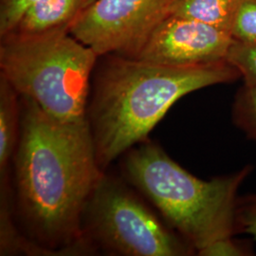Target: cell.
<instances>
[{
	"mask_svg": "<svg viewBox=\"0 0 256 256\" xmlns=\"http://www.w3.org/2000/svg\"><path fill=\"white\" fill-rule=\"evenodd\" d=\"M230 34L236 42L256 45V0H239Z\"/></svg>",
	"mask_w": 256,
	"mask_h": 256,
	"instance_id": "7c38bea8",
	"label": "cell"
},
{
	"mask_svg": "<svg viewBox=\"0 0 256 256\" xmlns=\"http://www.w3.org/2000/svg\"><path fill=\"white\" fill-rule=\"evenodd\" d=\"M37 0H0V38L10 34Z\"/></svg>",
	"mask_w": 256,
	"mask_h": 256,
	"instance_id": "5bb4252c",
	"label": "cell"
},
{
	"mask_svg": "<svg viewBox=\"0 0 256 256\" xmlns=\"http://www.w3.org/2000/svg\"><path fill=\"white\" fill-rule=\"evenodd\" d=\"M18 144L14 158L18 209L45 256L92 252L84 214L104 172L88 120L52 119L21 96Z\"/></svg>",
	"mask_w": 256,
	"mask_h": 256,
	"instance_id": "6da1fadb",
	"label": "cell"
},
{
	"mask_svg": "<svg viewBox=\"0 0 256 256\" xmlns=\"http://www.w3.org/2000/svg\"><path fill=\"white\" fill-rule=\"evenodd\" d=\"M95 0H86V8L92 4V2H94Z\"/></svg>",
	"mask_w": 256,
	"mask_h": 256,
	"instance_id": "e0dca14e",
	"label": "cell"
},
{
	"mask_svg": "<svg viewBox=\"0 0 256 256\" xmlns=\"http://www.w3.org/2000/svg\"><path fill=\"white\" fill-rule=\"evenodd\" d=\"M234 39L229 32L171 14L147 37L135 58L167 66H198L226 60Z\"/></svg>",
	"mask_w": 256,
	"mask_h": 256,
	"instance_id": "52a82bcc",
	"label": "cell"
},
{
	"mask_svg": "<svg viewBox=\"0 0 256 256\" xmlns=\"http://www.w3.org/2000/svg\"><path fill=\"white\" fill-rule=\"evenodd\" d=\"M20 124V95L0 75V185L9 183L10 166L18 144Z\"/></svg>",
	"mask_w": 256,
	"mask_h": 256,
	"instance_id": "9c48e42d",
	"label": "cell"
},
{
	"mask_svg": "<svg viewBox=\"0 0 256 256\" xmlns=\"http://www.w3.org/2000/svg\"><path fill=\"white\" fill-rule=\"evenodd\" d=\"M82 229L92 246L98 244L112 254L182 256L196 252L126 184L106 174L86 206Z\"/></svg>",
	"mask_w": 256,
	"mask_h": 256,
	"instance_id": "5b68a950",
	"label": "cell"
},
{
	"mask_svg": "<svg viewBox=\"0 0 256 256\" xmlns=\"http://www.w3.org/2000/svg\"><path fill=\"white\" fill-rule=\"evenodd\" d=\"M99 57L68 32L0 38V75L19 95L62 122L86 120Z\"/></svg>",
	"mask_w": 256,
	"mask_h": 256,
	"instance_id": "277c9868",
	"label": "cell"
},
{
	"mask_svg": "<svg viewBox=\"0 0 256 256\" xmlns=\"http://www.w3.org/2000/svg\"><path fill=\"white\" fill-rule=\"evenodd\" d=\"M227 60L198 66L156 64L122 55H102L96 64L86 120L99 166L146 140L176 102L207 86L238 80Z\"/></svg>",
	"mask_w": 256,
	"mask_h": 256,
	"instance_id": "7a4b0ae2",
	"label": "cell"
},
{
	"mask_svg": "<svg viewBox=\"0 0 256 256\" xmlns=\"http://www.w3.org/2000/svg\"><path fill=\"white\" fill-rule=\"evenodd\" d=\"M232 120L248 140L256 142V86L244 82L236 92L232 106Z\"/></svg>",
	"mask_w": 256,
	"mask_h": 256,
	"instance_id": "8fae6325",
	"label": "cell"
},
{
	"mask_svg": "<svg viewBox=\"0 0 256 256\" xmlns=\"http://www.w3.org/2000/svg\"><path fill=\"white\" fill-rule=\"evenodd\" d=\"M226 60L238 70L245 84L256 86V45L234 41Z\"/></svg>",
	"mask_w": 256,
	"mask_h": 256,
	"instance_id": "4fadbf2b",
	"label": "cell"
},
{
	"mask_svg": "<svg viewBox=\"0 0 256 256\" xmlns=\"http://www.w3.org/2000/svg\"><path fill=\"white\" fill-rule=\"evenodd\" d=\"M252 252L247 244L240 242L234 236L224 238L204 248L198 254L202 256H250Z\"/></svg>",
	"mask_w": 256,
	"mask_h": 256,
	"instance_id": "2e32d148",
	"label": "cell"
},
{
	"mask_svg": "<svg viewBox=\"0 0 256 256\" xmlns=\"http://www.w3.org/2000/svg\"><path fill=\"white\" fill-rule=\"evenodd\" d=\"M86 8V0H37L8 36L34 37L70 32Z\"/></svg>",
	"mask_w": 256,
	"mask_h": 256,
	"instance_id": "ba28073f",
	"label": "cell"
},
{
	"mask_svg": "<svg viewBox=\"0 0 256 256\" xmlns=\"http://www.w3.org/2000/svg\"><path fill=\"white\" fill-rule=\"evenodd\" d=\"M239 0H178L173 14L194 19L230 32Z\"/></svg>",
	"mask_w": 256,
	"mask_h": 256,
	"instance_id": "30bf717a",
	"label": "cell"
},
{
	"mask_svg": "<svg viewBox=\"0 0 256 256\" xmlns=\"http://www.w3.org/2000/svg\"><path fill=\"white\" fill-rule=\"evenodd\" d=\"M126 154L122 171L128 182L196 254L214 242L236 234L238 190L254 166L203 180L153 142L146 140Z\"/></svg>",
	"mask_w": 256,
	"mask_h": 256,
	"instance_id": "3957f363",
	"label": "cell"
},
{
	"mask_svg": "<svg viewBox=\"0 0 256 256\" xmlns=\"http://www.w3.org/2000/svg\"><path fill=\"white\" fill-rule=\"evenodd\" d=\"M236 221V234H247L256 240V194L238 198Z\"/></svg>",
	"mask_w": 256,
	"mask_h": 256,
	"instance_id": "9a60e30c",
	"label": "cell"
},
{
	"mask_svg": "<svg viewBox=\"0 0 256 256\" xmlns=\"http://www.w3.org/2000/svg\"><path fill=\"white\" fill-rule=\"evenodd\" d=\"M178 0H95L81 12L70 34L99 55L135 58L147 37L173 14Z\"/></svg>",
	"mask_w": 256,
	"mask_h": 256,
	"instance_id": "8992f818",
	"label": "cell"
}]
</instances>
